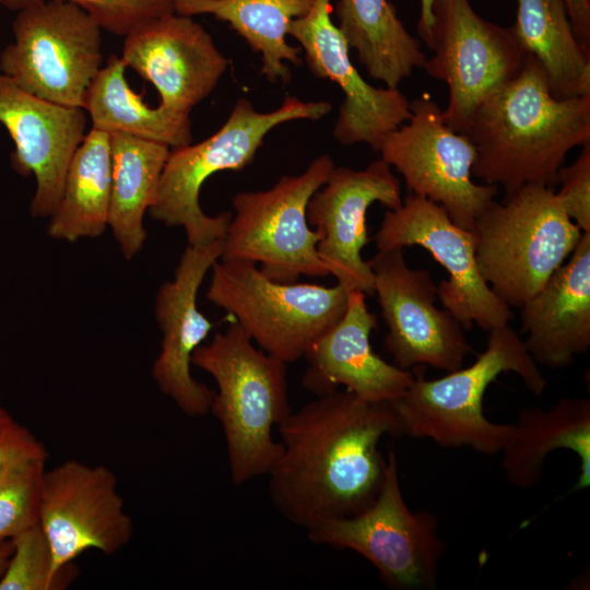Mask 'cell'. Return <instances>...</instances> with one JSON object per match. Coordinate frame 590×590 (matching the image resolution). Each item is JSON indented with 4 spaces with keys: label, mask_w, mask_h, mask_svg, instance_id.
<instances>
[{
    "label": "cell",
    "mask_w": 590,
    "mask_h": 590,
    "mask_svg": "<svg viewBox=\"0 0 590 590\" xmlns=\"http://www.w3.org/2000/svg\"><path fill=\"white\" fill-rule=\"evenodd\" d=\"M278 428L282 450L267 473L268 489L286 520L309 530L373 504L387 469L379 441L397 437L390 402L335 389L292 411Z\"/></svg>",
    "instance_id": "6da1fadb"
},
{
    "label": "cell",
    "mask_w": 590,
    "mask_h": 590,
    "mask_svg": "<svg viewBox=\"0 0 590 590\" xmlns=\"http://www.w3.org/2000/svg\"><path fill=\"white\" fill-rule=\"evenodd\" d=\"M462 134L476 148L472 174L503 187L505 196L531 184L554 188L568 152L590 142V94L555 97L540 63L527 56Z\"/></svg>",
    "instance_id": "7a4b0ae2"
},
{
    "label": "cell",
    "mask_w": 590,
    "mask_h": 590,
    "mask_svg": "<svg viewBox=\"0 0 590 590\" xmlns=\"http://www.w3.org/2000/svg\"><path fill=\"white\" fill-rule=\"evenodd\" d=\"M414 379L408 390L390 402L397 437L427 438L444 448L469 447L494 456L507 442L512 425L493 423L484 415L483 398L496 378L516 373L534 396L547 381L523 340L509 326L488 331L486 349L468 367L437 379L425 378V366L412 368Z\"/></svg>",
    "instance_id": "3957f363"
},
{
    "label": "cell",
    "mask_w": 590,
    "mask_h": 590,
    "mask_svg": "<svg viewBox=\"0 0 590 590\" xmlns=\"http://www.w3.org/2000/svg\"><path fill=\"white\" fill-rule=\"evenodd\" d=\"M191 365L216 382L210 412L222 426L232 482L267 475L282 450L272 430L292 412L286 363L257 349L235 321L201 344Z\"/></svg>",
    "instance_id": "277c9868"
},
{
    "label": "cell",
    "mask_w": 590,
    "mask_h": 590,
    "mask_svg": "<svg viewBox=\"0 0 590 590\" xmlns=\"http://www.w3.org/2000/svg\"><path fill=\"white\" fill-rule=\"evenodd\" d=\"M473 234L481 275L509 307L521 308L569 258L582 231L554 188L524 185L477 216Z\"/></svg>",
    "instance_id": "5b68a950"
},
{
    "label": "cell",
    "mask_w": 590,
    "mask_h": 590,
    "mask_svg": "<svg viewBox=\"0 0 590 590\" xmlns=\"http://www.w3.org/2000/svg\"><path fill=\"white\" fill-rule=\"evenodd\" d=\"M331 108L328 102L286 97L278 109L259 113L250 101L238 99L227 120L210 138L170 151L150 215L167 226L182 227L189 246L223 239L232 213L209 216L201 210L203 182L215 173L240 170L250 164L264 137L276 126L297 119L318 120Z\"/></svg>",
    "instance_id": "8992f818"
},
{
    "label": "cell",
    "mask_w": 590,
    "mask_h": 590,
    "mask_svg": "<svg viewBox=\"0 0 590 590\" xmlns=\"http://www.w3.org/2000/svg\"><path fill=\"white\" fill-rule=\"evenodd\" d=\"M205 296L233 316L261 350L287 364L341 320L349 291L340 284L280 283L253 262L219 259Z\"/></svg>",
    "instance_id": "52a82bcc"
},
{
    "label": "cell",
    "mask_w": 590,
    "mask_h": 590,
    "mask_svg": "<svg viewBox=\"0 0 590 590\" xmlns=\"http://www.w3.org/2000/svg\"><path fill=\"white\" fill-rule=\"evenodd\" d=\"M334 167L324 154L300 175L283 176L270 189L236 193L220 260L259 263L267 278L280 283L329 275L317 252L319 235L307 221V204Z\"/></svg>",
    "instance_id": "ba28073f"
},
{
    "label": "cell",
    "mask_w": 590,
    "mask_h": 590,
    "mask_svg": "<svg viewBox=\"0 0 590 590\" xmlns=\"http://www.w3.org/2000/svg\"><path fill=\"white\" fill-rule=\"evenodd\" d=\"M430 511L413 512L402 495L398 459L391 449L382 486L370 506L357 515L326 520L309 530L316 544L351 550L367 559L384 585L393 590L436 588L446 543Z\"/></svg>",
    "instance_id": "9c48e42d"
},
{
    "label": "cell",
    "mask_w": 590,
    "mask_h": 590,
    "mask_svg": "<svg viewBox=\"0 0 590 590\" xmlns=\"http://www.w3.org/2000/svg\"><path fill=\"white\" fill-rule=\"evenodd\" d=\"M0 72L43 99L82 107L103 67L102 27L81 7L49 0L16 11Z\"/></svg>",
    "instance_id": "30bf717a"
},
{
    "label": "cell",
    "mask_w": 590,
    "mask_h": 590,
    "mask_svg": "<svg viewBox=\"0 0 590 590\" xmlns=\"http://www.w3.org/2000/svg\"><path fill=\"white\" fill-rule=\"evenodd\" d=\"M411 117L382 140L381 160L403 177L408 190L439 204L458 226L473 231L498 187L472 179L476 148L444 121L428 96L410 101Z\"/></svg>",
    "instance_id": "8fae6325"
},
{
    "label": "cell",
    "mask_w": 590,
    "mask_h": 590,
    "mask_svg": "<svg viewBox=\"0 0 590 590\" xmlns=\"http://www.w3.org/2000/svg\"><path fill=\"white\" fill-rule=\"evenodd\" d=\"M433 56L423 69L447 84L446 125L463 133L475 109L521 70L526 54L510 28L480 16L469 0H434Z\"/></svg>",
    "instance_id": "7c38bea8"
},
{
    "label": "cell",
    "mask_w": 590,
    "mask_h": 590,
    "mask_svg": "<svg viewBox=\"0 0 590 590\" xmlns=\"http://www.w3.org/2000/svg\"><path fill=\"white\" fill-rule=\"evenodd\" d=\"M374 239L378 251L408 246L426 249L449 278L437 285V297L464 329L475 322L489 331L514 318L480 273L473 232L455 224L439 204L409 194L398 209L385 212Z\"/></svg>",
    "instance_id": "4fadbf2b"
},
{
    "label": "cell",
    "mask_w": 590,
    "mask_h": 590,
    "mask_svg": "<svg viewBox=\"0 0 590 590\" xmlns=\"http://www.w3.org/2000/svg\"><path fill=\"white\" fill-rule=\"evenodd\" d=\"M374 292L388 327L385 346L403 369L430 366L447 373L473 353L462 324L436 307L437 285L424 269L410 268L402 248L378 251L369 261Z\"/></svg>",
    "instance_id": "5bb4252c"
},
{
    "label": "cell",
    "mask_w": 590,
    "mask_h": 590,
    "mask_svg": "<svg viewBox=\"0 0 590 590\" xmlns=\"http://www.w3.org/2000/svg\"><path fill=\"white\" fill-rule=\"evenodd\" d=\"M38 522L57 574L88 550L116 554L133 535L115 473L104 464L74 459L45 470Z\"/></svg>",
    "instance_id": "9a60e30c"
},
{
    "label": "cell",
    "mask_w": 590,
    "mask_h": 590,
    "mask_svg": "<svg viewBox=\"0 0 590 590\" xmlns=\"http://www.w3.org/2000/svg\"><path fill=\"white\" fill-rule=\"evenodd\" d=\"M399 179L382 160L355 170L334 167L307 204V221L319 235L317 252L338 284L350 291L374 292V274L362 249L369 243L366 216L379 202L388 210L402 204Z\"/></svg>",
    "instance_id": "2e32d148"
},
{
    "label": "cell",
    "mask_w": 590,
    "mask_h": 590,
    "mask_svg": "<svg viewBox=\"0 0 590 590\" xmlns=\"http://www.w3.org/2000/svg\"><path fill=\"white\" fill-rule=\"evenodd\" d=\"M287 34L304 48L310 71L344 93L333 135L342 145L366 143L379 151L382 140L411 117L410 101L398 87H375L358 73L350 47L331 20V0H315L293 20Z\"/></svg>",
    "instance_id": "e0dca14e"
},
{
    "label": "cell",
    "mask_w": 590,
    "mask_h": 590,
    "mask_svg": "<svg viewBox=\"0 0 590 590\" xmlns=\"http://www.w3.org/2000/svg\"><path fill=\"white\" fill-rule=\"evenodd\" d=\"M222 239L184 250L173 281L164 282L155 298V319L162 332L161 351L152 377L161 392L190 417L210 413L215 391L190 371L193 352L213 323L198 309L197 297L206 272L221 258Z\"/></svg>",
    "instance_id": "ac0fdd59"
},
{
    "label": "cell",
    "mask_w": 590,
    "mask_h": 590,
    "mask_svg": "<svg viewBox=\"0 0 590 590\" xmlns=\"http://www.w3.org/2000/svg\"><path fill=\"white\" fill-rule=\"evenodd\" d=\"M120 57L156 88L161 106L184 114L212 93L228 66L205 28L176 12L134 27Z\"/></svg>",
    "instance_id": "d6986e66"
},
{
    "label": "cell",
    "mask_w": 590,
    "mask_h": 590,
    "mask_svg": "<svg viewBox=\"0 0 590 590\" xmlns=\"http://www.w3.org/2000/svg\"><path fill=\"white\" fill-rule=\"evenodd\" d=\"M86 123L82 107L43 99L0 72V126L14 143L12 167L36 179L32 216L50 217L56 210L70 161L86 134Z\"/></svg>",
    "instance_id": "ffe728a7"
},
{
    "label": "cell",
    "mask_w": 590,
    "mask_h": 590,
    "mask_svg": "<svg viewBox=\"0 0 590 590\" xmlns=\"http://www.w3.org/2000/svg\"><path fill=\"white\" fill-rule=\"evenodd\" d=\"M365 295L350 291L341 320L304 355L309 365L303 386L316 396L343 386L363 401L392 402L413 382L412 369L389 364L373 351L369 337L377 329V319L368 310Z\"/></svg>",
    "instance_id": "44dd1931"
},
{
    "label": "cell",
    "mask_w": 590,
    "mask_h": 590,
    "mask_svg": "<svg viewBox=\"0 0 590 590\" xmlns=\"http://www.w3.org/2000/svg\"><path fill=\"white\" fill-rule=\"evenodd\" d=\"M521 307L526 349L538 365L570 366L590 347V233Z\"/></svg>",
    "instance_id": "7402d4cb"
},
{
    "label": "cell",
    "mask_w": 590,
    "mask_h": 590,
    "mask_svg": "<svg viewBox=\"0 0 590 590\" xmlns=\"http://www.w3.org/2000/svg\"><path fill=\"white\" fill-rule=\"evenodd\" d=\"M511 434L502 449L505 479L515 487L528 489L542 477L547 456L567 449L579 458L580 474L574 489L590 484V400L562 397L550 409L519 411Z\"/></svg>",
    "instance_id": "603a6c76"
},
{
    "label": "cell",
    "mask_w": 590,
    "mask_h": 590,
    "mask_svg": "<svg viewBox=\"0 0 590 590\" xmlns=\"http://www.w3.org/2000/svg\"><path fill=\"white\" fill-rule=\"evenodd\" d=\"M510 32L545 72L557 98L590 94V49L576 37L564 0H517Z\"/></svg>",
    "instance_id": "cb8c5ba5"
},
{
    "label": "cell",
    "mask_w": 590,
    "mask_h": 590,
    "mask_svg": "<svg viewBox=\"0 0 590 590\" xmlns=\"http://www.w3.org/2000/svg\"><path fill=\"white\" fill-rule=\"evenodd\" d=\"M111 187L107 225L123 257L132 259L146 240L145 211L152 205L169 146L127 133H108Z\"/></svg>",
    "instance_id": "d4e9b609"
},
{
    "label": "cell",
    "mask_w": 590,
    "mask_h": 590,
    "mask_svg": "<svg viewBox=\"0 0 590 590\" xmlns=\"http://www.w3.org/2000/svg\"><path fill=\"white\" fill-rule=\"evenodd\" d=\"M338 27L357 52L368 75L398 85L427 59L421 42L412 36L388 0H338Z\"/></svg>",
    "instance_id": "484cf974"
},
{
    "label": "cell",
    "mask_w": 590,
    "mask_h": 590,
    "mask_svg": "<svg viewBox=\"0 0 590 590\" xmlns=\"http://www.w3.org/2000/svg\"><path fill=\"white\" fill-rule=\"evenodd\" d=\"M126 64L111 55L87 87L82 108L92 128L121 132L177 149L191 143L190 114L150 107L126 80Z\"/></svg>",
    "instance_id": "4316f807"
},
{
    "label": "cell",
    "mask_w": 590,
    "mask_h": 590,
    "mask_svg": "<svg viewBox=\"0 0 590 590\" xmlns=\"http://www.w3.org/2000/svg\"><path fill=\"white\" fill-rule=\"evenodd\" d=\"M315 0H175L177 14H211L227 22L250 46L261 54V72L275 83H287L291 71L284 63H302L299 49L286 40L288 26L306 15Z\"/></svg>",
    "instance_id": "83f0119b"
},
{
    "label": "cell",
    "mask_w": 590,
    "mask_h": 590,
    "mask_svg": "<svg viewBox=\"0 0 590 590\" xmlns=\"http://www.w3.org/2000/svg\"><path fill=\"white\" fill-rule=\"evenodd\" d=\"M110 187L108 133L92 128L70 161L48 235L70 243L102 235L108 221Z\"/></svg>",
    "instance_id": "f1b7e54d"
},
{
    "label": "cell",
    "mask_w": 590,
    "mask_h": 590,
    "mask_svg": "<svg viewBox=\"0 0 590 590\" xmlns=\"http://www.w3.org/2000/svg\"><path fill=\"white\" fill-rule=\"evenodd\" d=\"M45 463L17 457L0 465V542L38 522Z\"/></svg>",
    "instance_id": "f546056e"
},
{
    "label": "cell",
    "mask_w": 590,
    "mask_h": 590,
    "mask_svg": "<svg viewBox=\"0 0 590 590\" xmlns=\"http://www.w3.org/2000/svg\"><path fill=\"white\" fill-rule=\"evenodd\" d=\"M13 552L0 590H60L74 578V564L57 574L49 541L39 522L12 539Z\"/></svg>",
    "instance_id": "4dcf8cb0"
},
{
    "label": "cell",
    "mask_w": 590,
    "mask_h": 590,
    "mask_svg": "<svg viewBox=\"0 0 590 590\" xmlns=\"http://www.w3.org/2000/svg\"><path fill=\"white\" fill-rule=\"evenodd\" d=\"M49 0H0V5L11 11L35 5ZM74 3L84 9L103 31L126 36L141 23L175 12V0H59Z\"/></svg>",
    "instance_id": "1f68e13d"
},
{
    "label": "cell",
    "mask_w": 590,
    "mask_h": 590,
    "mask_svg": "<svg viewBox=\"0 0 590 590\" xmlns=\"http://www.w3.org/2000/svg\"><path fill=\"white\" fill-rule=\"evenodd\" d=\"M557 185L555 193L565 213L583 233H590V142L569 166L559 169Z\"/></svg>",
    "instance_id": "d6a6232c"
},
{
    "label": "cell",
    "mask_w": 590,
    "mask_h": 590,
    "mask_svg": "<svg viewBox=\"0 0 590 590\" xmlns=\"http://www.w3.org/2000/svg\"><path fill=\"white\" fill-rule=\"evenodd\" d=\"M17 457L47 459L39 439L0 405V465Z\"/></svg>",
    "instance_id": "836d02e7"
},
{
    "label": "cell",
    "mask_w": 590,
    "mask_h": 590,
    "mask_svg": "<svg viewBox=\"0 0 590 590\" xmlns=\"http://www.w3.org/2000/svg\"><path fill=\"white\" fill-rule=\"evenodd\" d=\"M578 40L590 49V0H564Z\"/></svg>",
    "instance_id": "e575fe53"
},
{
    "label": "cell",
    "mask_w": 590,
    "mask_h": 590,
    "mask_svg": "<svg viewBox=\"0 0 590 590\" xmlns=\"http://www.w3.org/2000/svg\"><path fill=\"white\" fill-rule=\"evenodd\" d=\"M433 2L434 0H420L421 8L417 22V32L421 39L426 44V46H428L430 42V32L433 25Z\"/></svg>",
    "instance_id": "d590c367"
},
{
    "label": "cell",
    "mask_w": 590,
    "mask_h": 590,
    "mask_svg": "<svg viewBox=\"0 0 590 590\" xmlns=\"http://www.w3.org/2000/svg\"><path fill=\"white\" fill-rule=\"evenodd\" d=\"M12 552H13V544H12L11 539L0 542V580L5 574Z\"/></svg>",
    "instance_id": "8d00e7d4"
}]
</instances>
